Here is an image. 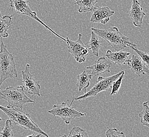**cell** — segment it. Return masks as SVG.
Instances as JSON below:
<instances>
[{"mask_svg": "<svg viewBox=\"0 0 149 137\" xmlns=\"http://www.w3.org/2000/svg\"><path fill=\"white\" fill-rule=\"evenodd\" d=\"M0 109L6 113L12 122L23 128L36 132L46 137H49L46 132L32 119L29 113L24 111L21 109L9 108L0 105Z\"/></svg>", "mask_w": 149, "mask_h": 137, "instance_id": "1", "label": "cell"}, {"mask_svg": "<svg viewBox=\"0 0 149 137\" xmlns=\"http://www.w3.org/2000/svg\"><path fill=\"white\" fill-rule=\"evenodd\" d=\"M91 30L98 36L106 40L109 45L116 51H120L131 46L136 47V45L131 42L129 38L122 34L116 27H112L108 29L93 28Z\"/></svg>", "mask_w": 149, "mask_h": 137, "instance_id": "2", "label": "cell"}, {"mask_svg": "<svg viewBox=\"0 0 149 137\" xmlns=\"http://www.w3.org/2000/svg\"><path fill=\"white\" fill-rule=\"evenodd\" d=\"M0 99L8 102L7 108L22 109L26 103H34L25 93L22 86H9L6 89H0Z\"/></svg>", "mask_w": 149, "mask_h": 137, "instance_id": "3", "label": "cell"}, {"mask_svg": "<svg viewBox=\"0 0 149 137\" xmlns=\"http://www.w3.org/2000/svg\"><path fill=\"white\" fill-rule=\"evenodd\" d=\"M17 77L15 57L7 49V46L1 39L0 52V86L9 78Z\"/></svg>", "mask_w": 149, "mask_h": 137, "instance_id": "4", "label": "cell"}, {"mask_svg": "<svg viewBox=\"0 0 149 137\" xmlns=\"http://www.w3.org/2000/svg\"><path fill=\"white\" fill-rule=\"evenodd\" d=\"M123 71H121L118 73L109 77H104L100 76L98 77L96 83L91 89H90L87 92L84 93L83 95L74 98L70 104L72 106V103L74 100H84L88 98L95 97L101 92L107 91L109 89L112 88L113 82L120 77Z\"/></svg>", "mask_w": 149, "mask_h": 137, "instance_id": "5", "label": "cell"}, {"mask_svg": "<svg viewBox=\"0 0 149 137\" xmlns=\"http://www.w3.org/2000/svg\"><path fill=\"white\" fill-rule=\"evenodd\" d=\"M10 6L11 8H13L15 10V12L18 14L21 15H26L29 17H31L32 19H35L41 24L42 26H44L46 29L52 32V33L55 34L57 37H59L61 39L64 41L66 42V39L63 37H61L59 34L56 33L54 30H52L48 26L43 23V22L40 20L39 17H38L36 12L33 11L32 10L29 5V2L27 0H10Z\"/></svg>", "mask_w": 149, "mask_h": 137, "instance_id": "6", "label": "cell"}, {"mask_svg": "<svg viewBox=\"0 0 149 137\" xmlns=\"http://www.w3.org/2000/svg\"><path fill=\"white\" fill-rule=\"evenodd\" d=\"M48 113L61 118L66 124H69L71 120L76 118L81 117L86 115L64 102L60 104L54 105L52 108L48 111Z\"/></svg>", "mask_w": 149, "mask_h": 137, "instance_id": "7", "label": "cell"}, {"mask_svg": "<svg viewBox=\"0 0 149 137\" xmlns=\"http://www.w3.org/2000/svg\"><path fill=\"white\" fill-rule=\"evenodd\" d=\"M82 34H78V39L76 41L66 37V43L68 46V52L74 57L76 61L79 63L84 62L88 55L89 50L81 40Z\"/></svg>", "mask_w": 149, "mask_h": 137, "instance_id": "8", "label": "cell"}, {"mask_svg": "<svg viewBox=\"0 0 149 137\" xmlns=\"http://www.w3.org/2000/svg\"><path fill=\"white\" fill-rule=\"evenodd\" d=\"M30 66L29 64H26L25 70L22 71L23 89L26 93L31 94L32 97L34 95L40 97V81L36 80L32 74H31L30 72Z\"/></svg>", "mask_w": 149, "mask_h": 137, "instance_id": "9", "label": "cell"}, {"mask_svg": "<svg viewBox=\"0 0 149 137\" xmlns=\"http://www.w3.org/2000/svg\"><path fill=\"white\" fill-rule=\"evenodd\" d=\"M92 17L90 21L93 23H100L105 24L111 17L114 14L115 12L112 11L107 6H97L92 9Z\"/></svg>", "mask_w": 149, "mask_h": 137, "instance_id": "10", "label": "cell"}, {"mask_svg": "<svg viewBox=\"0 0 149 137\" xmlns=\"http://www.w3.org/2000/svg\"><path fill=\"white\" fill-rule=\"evenodd\" d=\"M112 66V62L106 59V57H101L96 60L95 63L89 66H87L86 68L92 71L93 76H98L100 74L107 72H110V68Z\"/></svg>", "mask_w": 149, "mask_h": 137, "instance_id": "11", "label": "cell"}, {"mask_svg": "<svg viewBox=\"0 0 149 137\" xmlns=\"http://www.w3.org/2000/svg\"><path fill=\"white\" fill-rule=\"evenodd\" d=\"M128 67L131 71L141 76V74L149 75V67L146 66L138 55H133L127 62Z\"/></svg>", "mask_w": 149, "mask_h": 137, "instance_id": "12", "label": "cell"}, {"mask_svg": "<svg viewBox=\"0 0 149 137\" xmlns=\"http://www.w3.org/2000/svg\"><path fill=\"white\" fill-rule=\"evenodd\" d=\"M146 13L138 0L132 1V6L129 12V17L133 21L135 26L141 27Z\"/></svg>", "mask_w": 149, "mask_h": 137, "instance_id": "13", "label": "cell"}, {"mask_svg": "<svg viewBox=\"0 0 149 137\" xmlns=\"http://www.w3.org/2000/svg\"><path fill=\"white\" fill-rule=\"evenodd\" d=\"M130 55L129 52L120 51L112 52L108 50L106 51V57L112 62L118 66H122L127 63L130 60L129 56Z\"/></svg>", "mask_w": 149, "mask_h": 137, "instance_id": "14", "label": "cell"}, {"mask_svg": "<svg viewBox=\"0 0 149 137\" xmlns=\"http://www.w3.org/2000/svg\"><path fill=\"white\" fill-rule=\"evenodd\" d=\"M12 16L7 15L2 16L0 11V37H9L8 31L11 26L13 23Z\"/></svg>", "mask_w": 149, "mask_h": 137, "instance_id": "15", "label": "cell"}, {"mask_svg": "<svg viewBox=\"0 0 149 137\" xmlns=\"http://www.w3.org/2000/svg\"><path fill=\"white\" fill-rule=\"evenodd\" d=\"M92 77V74H88L85 71H83L81 74L78 75L76 86L79 91H84V93L87 92L86 90L90 86Z\"/></svg>", "mask_w": 149, "mask_h": 137, "instance_id": "16", "label": "cell"}, {"mask_svg": "<svg viewBox=\"0 0 149 137\" xmlns=\"http://www.w3.org/2000/svg\"><path fill=\"white\" fill-rule=\"evenodd\" d=\"M91 37L89 43L87 45V48L89 50H91L92 53L96 57L99 55V51L102 46V41L98 38L97 35L94 32L92 31Z\"/></svg>", "mask_w": 149, "mask_h": 137, "instance_id": "17", "label": "cell"}, {"mask_svg": "<svg viewBox=\"0 0 149 137\" xmlns=\"http://www.w3.org/2000/svg\"><path fill=\"white\" fill-rule=\"evenodd\" d=\"M75 1L74 4L79 6L78 12L82 13L92 11L98 0H75Z\"/></svg>", "mask_w": 149, "mask_h": 137, "instance_id": "18", "label": "cell"}, {"mask_svg": "<svg viewBox=\"0 0 149 137\" xmlns=\"http://www.w3.org/2000/svg\"><path fill=\"white\" fill-rule=\"evenodd\" d=\"M149 101L143 103V110L139 114L140 118V122L143 126L149 128Z\"/></svg>", "mask_w": 149, "mask_h": 137, "instance_id": "19", "label": "cell"}, {"mask_svg": "<svg viewBox=\"0 0 149 137\" xmlns=\"http://www.w3.org/2000/svg\"><path fill=\"white\" fill-rule=\"evenodd\" d=\"M13 122L10 119L6 121V126L2 128L1 132V137H13L14 134L12 131Z\"/></svg>", "mask_w": 149, "mask_h": 137, "instance_id": "20", "label": "cell"}, {"mask_svg": "<svg viewBox=\"0 0 149 137\" xmlns=\"http://www.w3.org/2000/svg\"><path fill=\"white\" fill-rule=\"evenodd\" d=\"M67 137H89L87 133L79 127H74L70 130Z\"/></svg>", "mask_w": 149, "mask_h": 137, "instance_id": "21", "label": "cell"}, {"mask_svg": "<svg viewBox=\"0 0 149 137\" xmlns=\"http://www.w3.org/2000/svg\"><path fill=\"white\" fill-rule=\"evenodd\" d=\"M124 75H125V72L123 71L122 74H121L120 76V77H118L116 81H115L113 83L112 86V91L111 93V95L117 94L119 91L121 84H122V80H123L124 77Z\"/></svg>", "mask_w": 149, "mask_h": 137, "instance_id": "22", "label": "cell"}, {"mask_svg": "<svg viewBox=\"0 0 149 137\" xmlns=\"http://www.w3.org/2000/svg\"><path fill=\"white\" fill-rule=\"evenodd\" d=\"M130 48L133 49L138 54V55L141 57V59L143 61L144 63H145L148 67H149V54L145 52L139 50L135 46H130Z\"/></svg>", "mask_w": 149, "mask_h": 137, "instance_id": "23", "label": "cell"}, {"mask_svg": "<svg viewBox=\"0 0 149 137\" xmlns=\"http://www.w3.org/2000/svg\"><path fill=\"white\" fill-rule=\"evenodd\" d=\"M106 137H126L123 132H120L116 128H109L105 132Z\"/></svg>", "mask_w": 149, "mask_h": 137, "instance_id": "24", "label": "cell"}, {"mask_svg": "<svg viewBox=\"0 0 149 137\" xmlns=\"http://www.w3.org/2000/svg\"><path fill=\"white\" fill-rule=\"evenodd\" d=\"M41 134H31V135H29V136H26V137H41Z\"/></svg>", "mask_w": 149, "mask_h": 137, "instance_id": "25", "label": "cell"}, {"mask_svg": "<svg viewBox=\"0 0 149 137\" xmlns=\"http://www.w3.org/2000/svg\"><path fill=\"white\" fill-rule=\"evenodd\" d=\"M66 137V134H64V135H63V136H61V137Z\"/></svg>", "mask_w": 149, "mask_h": 137, "instance_id": "26", "label": "cell"}, {"mask_svg": "<svg viewBox=\"0 0 149 137\" xmlns=\"http://www.w3.org/2000/svg\"><path fill=\"white\" fill-rule=\"evenodd\" d=\"M2 118L0 117V121H2Z\"/></svg>", "mask_w": 149, "mask_h": 137, "instance_id": "27", "label": "cell"}, {"mask_svg": "<svg viewBox=\"0 0 149 137\" xmlns=\"http://www.w3.org/2000/svg\"><path fill=\"white\" fill-rule=\"evenodd\" d=\"M0 52H1V51H0Z\"/></svg>", "mask_w": 149, "mask_h": 137, "instance_id": "28", "label": "cell"}, {"mask_svg": "<svg viewBox=\"0 0 149 137\" xmlns=\"http://www.w3.org/2000/svg\"></svg>", "mask_w": 149, "mask_h": 137, "instance_id": "29", "label": "cell"}]
</instances>
